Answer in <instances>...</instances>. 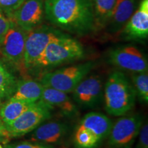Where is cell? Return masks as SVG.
<instances>
[{
    "mask_svg": "<svg viewBox=\"0 0 148 148\" xmlns=\"http://www.w3.org/2000/svg\"><path fill=\"white\" fill-rule=\"evenodd\" d=\"M45 17L54 27L77 36L95 30L92 0H45Z\"/></svg>",
    "mask_w": 148,
    "mask_h": 148,
    "instance_id": "cell-1",
    "label": "cell"
},
{
    "mask_svg": "<svg viewBox=\"0 0 148 148\" xmlns=\"http://www.w3.org/2000/svg\"><path fill=\"white\" fill-rule=\"evenodd\" d=\"M136 92L132 82L123 72L112 71L103 86L105 110L109 114L121 116L134 108Z\"/></svg>",
    "mask_w": 148,
    "mask_h": 148,
    "instance_id": "cell-2",
    "label": "cell"
},
{
    "mask_svg": "<svg viewBox=\"0 0 148 148\" xmlns=\"http://www.w3.org/2000/svg\"><path fill=\"white\" fill-rule=\"evenodd\" d=\"M84 56V49L82 44L64 33L49 42L32 69L53 67L79 60Z\"/></svg>",
    "mask_w": 148,
    "mask_h": 148,
    "instance_id": "cell-3",
    "label": "cell"
},
{
    "mask_svg": "<svg viewBox=\"0 0 148 148\" xmlns=\"http://www.w3.org/2000/svg\"><path fill=\"white\" fill-rule=\"evenodd\" d=\"M112 122L106 114L90 112L85 114L74 134L77 148H97L110 133Z\"/></svg>",
    "mask_w": 148,
    "mask_h": 148,
    "instance_id": "cell-4",
    "label": "cell"
},
{
    "mask_svg": "<svg viewBox=\"0 0 148 148\" xmlns=\"http://www.w3.org/2000/svg\"><path fill=\"white\" fill-rule=\"evenodd\" d=\"M95 64L94 62L89 61L47 72L42 75L40 82L45 87L69 93L86 77Z\"/></svg>",
    "mask_w": 148,
    "mask_h": 148,
    "instance_id": "cell-5",
    "label": "cell"
},
{
    "mask_svg": "<svg viewBox=\"0 0 148 148\" xmlns=\"http://www.w3.org/2000/svg\"><path fill=\"white\" fill-rule=\"evenodd\" d=\"M64 34L60 29L42 24L27 32L24 49L23 69H32L49 42Z\"/></svg>",
    "mask_w": 148,
    "mask_h": 148,
    "instance_id": "cell-6",
    "label": "cell"
},
{
    "mask_svg": "<svg viewBox=\"0 0 148 148\" xmlns=\"http://www.w3.org/2000/svg\"><path fill=\"white\" fill-rule=\"evenodd\" d=\"M51 110L52 109L42 101H36L13 122L5 125V129L10 138L23 136L32 132L38 125L49 119L51 116Z\"/></svg>",
    "mask_w": 148,
    "mask_h": 148,
    "instance_id": "cell-7",
    "label": "cell"
},
{
    "mask_svg": "<svg viewBox=\"0 0 148 148\" xmlns=\"http://www.w3.org/2000/svg\"><path fill=\"white\" fill-rule=\"evenodd\" d=\"M27 32L10 19V27L0 42V53L3 60L12 67L23 69V56Z\"/></svg>",
    "mask_w": 148,
    "mask_h": 148,
    "instance_id": "cell-8",
    "label": "cell"
},
{
    "mask_svg": "<svg viewBox=\"0 0 148 148\" xmlns=\"http://www.w3.org/2000/svg\"><path fill=\"white\" fill-rule=\"evenodd\" d=\"M143 123L140 114L121 116L112 123L108 137L110 148H132Z\"/></svg>",
    "mask_w": 148,
    "mask_h": 148,
    "instance_id": "cell-9",
    "label": "cell"
},
{
    "mask_svg": "<svg viewBox=\"0 0 148 148\" xmlns=\"http://www.w3.org/2000/svg\"><path fill=\"white\" fill-rule=\"evenodd\" d=\"M108 60L112 65L131 73L148 70L147 56L134 45H121L112 48L108 53Z\"/></svg>",
    "mask_w": 148,
    "mask_h": 148,
    "instance_id": "cell-10",
    "label": "cell"
},
{
    "mask_svg": "<svg viewBox=\"0 0 148 148\" xmlns=\"http://www.w3.org/2000/svg\"><path fill=\"white\" fill-rule=\"evenodd\" d=\"M103 86L100 75L85 77L72 91L73 100L83 108H97L103 100Z\"/></svg>",
    "mask_w": 148,
    "mask_h": 148,
    "instance_id": "cell-11",
    "label": "cell"
},
{
    "mask_svg": "<svg viewBox=\"0 0 148 148\" xmlns=\"http://www.w3.org/2000/svg\"><path fill=\"white\" fill-rule=\"evenodd\" d=\"M8 17L26 32L42 25L45 17V0H24Z\"/></svg>",
    "mask_w": 148,
    "mask_h": 148,
    "instance_id": "cell-12",
    "label": "cell"
},
{
    "mask_svg": "<svg viewBox=\"0 0 148 148\" xmlns=\"http://www.w3.org/2000/svg\"><path fill=\"white\" fill-rule=\"evenodd\" d=\"M122 39L141 41L148 37V0H140L134 13L121 31Z\"/></svg>",
    "mask_w": 148,
    "mask_h": 148,
    "instance_id": "cell-13",
    "label": "cell"
},
{
    "mask_svg": "<svg viewBox=\"0 0 148 148\" xmlns=\"http://www.w3.org/2000/svg\"><path fill=\"white\" fill-rule=\"evenodd\" d=\"M67 94L55 88L44 86L40 100L52 110L58 109L62 115L66 117H75L78 112V109L76 103Z\"/></svg>",
    "mask_w": 148,
    "mask_h": 148,
    "instance_id": "cell-14",
    "label": "cell"
},
{
    "mask_svg": "<svg viewBox=\"0 0 148 148\" xmlns=\"http://www.w3.org/2000/svg\"><path fill=\"white\" fill-rule=\"evenodd\" d=\"M138 0H116L114 8L106 25L110 34L120 33L138 5Z\"/></svg>",
    "mask_w": 148,
    "mask_h": 148,
    "instance_id": "cell-15",
    "label": "cell"
},
{
    "mask_svg": "<svg viewBox=\"0 0 148 148\" xmlns=\"http://www.w3.org/2000/svg\"><path fill=\"white\" fill-rule=\"evenodd\" d=\"M69 130L66 123L60 121L42 123L32 131L31 140L42 144L57 143L63 138Z\"/></svg>",
    "mask_w": 148,
    "mask_h": 148,
    "instance_id": "cell-16",
    "label": "cell"
},
{
    "mask_svg": "<svg viewBox=\"0 0 148 148\" xmlns=\"http://www.w3.org/2000/svg\"><path fill=\"white\" fill-rule=\"evenodd\" d=\"M44 86L39 82L32 79L18 80L15 90L10 98L35 103L41 97Z\"/></svg>",
    "mask_w": 148,
    "mask_h": 148,
    "instance_id": "cell-17",
    "label": "cell"
},
{
    "mask_svg": "<svg viewBox=\"0 0 148 148\" xmlns=\"http://www.w3.org/2000/svg\"><path fill=\"white\" fill-rule=\"evenodd\" d=\"M33 103H34L10 98L0 105V119L4 125L10 124Z\"/></svg>",
    "mask_w": 148,
    "mask_h": 148,
    "instance_id": "cell-18",
    "label": "cell"
},
{
    "mask_svg": "<svg viewBox=\"0 0 148 148\" xmlns=\"http://www.w3.org/2000/svg\"><path fill=\"white\" fill-rule=\"evenodd\" d=\"M17 82L8 64L0 59V105L12 97Z\"/></svg>",
    "mask_w": 148,
    "mask_h": 148,
    "instance_id": "cell-19",
    "label": "cell"
},
{
    "mask_svg": "<svg viewBox=\"0 0 148 148\" xmlns=\"http://www.w3.org/2000/svg\"><path fill=\"white\" fill-rule=\"evenodd\" d=\"M116 0H92L95 30L106 27L110 19Z\"/></svg>",
    "mask_w": 148,
    "mask_h": 148,
    "instance_id": "cell-20",
    "label": "cell"
},
{
    "mask_svg": "<svg viewBox=\"0 0 148 148\" xmlns=\"http://www.w3.org/2000/svg\"><path fill=\"white\" fill-rule=\"evenodd\" d=\"M131 82L136 97L143 103L148 102V73L147 71L132 73Z\"/></svg>",
    "mask_w": 148,
    "mask_h": 148,
    "instance_id": "cell-21",
    "label": "cell"
},
{
    "mask_svg": "<svg viewBox=\"0 0 148 148\" xmlns=\"http://www.w3.org/2000/svg\"><path fill=\"white\" fill-rule=\"evenodd\" d=\"M24 0H0V11L8 16Z\"/></svg>",
    "mask_w": 148,
    "mask_h": 148,
    "instance_id": "cell-22",
    "label": "cell"
},
{
    "mask_svg": "<svg viewBox=\"0 0 148 148\" xmlns=\"http://www.w3.org/2000/svg\"><path fill=\"white\" fill-rule=\"evenodd\" d=\"M138 142L135 148H148V124L143 122L138 133Z\"/></svg>",
    "mask_w": 148,
    "mask_h": 148,
    "instance_id": "cell-23",
    "label": "cell"
},
{
    "mask_svg": "<svg viewBox=\"0 0 148 148\" xmlns=\"http://www.w3.org/2000/svg\"><path fill=\"white\" fill-rule=\"evenodd\" d=\"M4 148H51L45 144L34 141H22L12 144H5Z\"/></svg>",
    "mask_w": 148,
    "mask_h": 148,
    "instance_id": "cell-24",
    "label": "cell"
},
{
    "mask_svg": "<svg viewBox=\"0 0 148 148\" xmlns=\"http://www.w3.org/2000/svg\"><path fill=\"white\" fill-rule=\"evenodd\" d=\"M10 19L6 14L0 11V42L10 27Z\"/></svg>",
    "mask_w": 148,
    "mask_h": 148,
    "instance_id": "cell-25",
    "label": "cell"
},
{
    "mask_svg": "<svg viewBox=\"0 0 148 148\" xmlns=\"http://www.w3.org/2000/svg\"><path fill=\"white\" fill-rule=\"evenodd\" d=\"M10 136H9L6 129H5L4 123L0 119V142L5 145L10 140Z\"/></svg>",
    "mask_w": 148,
    "mask_h": 148,
    "instance_id": "cell-26",
    "label": "cell"
},
{
    "mask_svg": "<svg viewBox=\"0 0 148 148\" xmlns=\"http://www.w3.org/2000/svg\"><path fill=\"white\" fill-rule=\"evenodd\" d=\"M0 148H3V147H2V145H1V143H0Z\"/></svg>",
    "mask_w": 148,
    "mask_h": 148,
    "instance_id": "cell-27",
    "label": "cell"
}]
</instances>
